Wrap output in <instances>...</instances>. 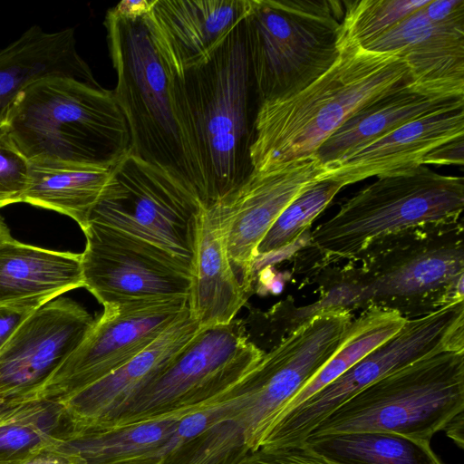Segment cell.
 Returning <instances> with one entry per match:
<instances>
[{"instance_id":"30bf717a","label":"cell","mask_w":464,"mask_h":464,"mask_svg":"<svg viewBox=\"0 0 464 464\" xmlns=\"http://www.w3.org/2000/svg\"><path fill=\"white\" fill-rule=\"evenodd\" d=\"M202 209L177 176L128 152L111 168L89 223L143 239L191 267Z\"/></svg>"},{"instance_id":"74e56055","label":"cell","mask_w":464,"mask_h":464,"mask_svg":"<svg viewBox=\"0 0 464 464\" xmlns=\"http://www.w3.org/2000/svg\"><path fill=\"white\" fill-rule=\"evenodd\" d=\"M154 3L155 0H123L109 10L120 18L134 20L149 14Z\"/></svg>"},{"instance_id":"4dcf8cb0","label":"cell","mask_w":464,"mask_h":464,"mask_svg":"<svg viewBox=\"0 0 464 464\" xmlns=\"http://www.w3.org/2000/svg\"><path fill=\"white\" fill-rule=\"evenodd\" d=\"M429 0L343 1L344 14L338 35V49L364 47L422 7Z\"/></svg>"},{"instance_id":"603a6c76","label":"cell","mask_w":464,"mask_h":464,"mask_svg":"<svg viewBox=\"0 0 464 464\" xmlns=\"http://www.w3.org/2000/svg\"><path fill=\"white\" fill-rule=\"evenodd\" d=\"M46 76H65L101 86L76 50L73 29L47 33L34 25L0 50V123L16 96Z\"/></svg>"},{"instance_id":"4316f807","label":"cell","mask_w":464,"mask_h":464,"mask_svg":"<svg viewBox=\"0 0 464 464\" xmlns=\"http://www.w3.org/2000/svg\"><path fill=\"white\" fill-rule=\"evenodd\" d=\"M303 443L341 464H443L430 441L392 433L309 437Z\"/></svg>"},{"instance_id":"8992f818","label":"cell","mask_w":464,"mask_h":464,"mask_svg":"<svg viewBox=\"0 0 464 464\" xmlns=\"http://www.w3.org/2000/svg\"><path fill=\"white\" fill-rule=\"evenodd\" d=\"M196 146L206 175V209L253 171L256 96L243 20L211 58L183 73Z\"/></svg>"},{"instance_id":"277c9868","label":"cell","mask_w":464,"mask_h":464,"mask_svg":"<svg viewBox=\"0 0 464 464\" xmlns=\"http://www.w3.org/2000/svg\"><path fill=\"white\" fill-rule=\"evenodd\" d=\"M1 123L29 162L111 168L130 150L112 91L70 77L28 85Z\"/></svg>"},{"instance_id":"1f68e13d","label":"cell","mask_w":464,"mask_h":464,"mask_svg":"<svg viewBox=\"0 0 464 464\" xmlns=\"http://www.w3.org/2000/svg\"><path fill=\"white\" fill-rule=\"evenodd\" d=\"M248 451L238 420H228L174 448L156 464H237Z\"/></svg>"},{"instance_id":"e0dca14e","label":"cell","mask_w":464,"mask_h":464,"mask_svg":"<svg viewBox=\"0 0 464 464\" xmlns=\"http://www.w3.org/2000/svg\"><path fill=\"white\" fill-rule=\"evenodd\" d=\"M94 320L68 298L53 300L29 314L0 348V400H31Z\"/></svg>"},{"instance_id":"ab89813d","label":"cell","mask_w":464,"mask_h":464,"mask_svg":"<svg viewBox=\"0 0 464 464\" xmlns=\"http://www.w3.org/2000/svg\"><path fill=\"white\" fill-rule=\"evenodd\" d=\"M444 430L447 435L462 449L464 430L463 412L452 419Z\"/></svg>"},{"instance_id":"7a4b0ae2","label":"cell","mask_w":464,"mask_h":464,"mask_svg":"<svg viewBox=\"0 0 464 464\" xmlns=\"http://www.w3.org/2000/svg\"><path fill=\"white\" fill-rule=\"evenodd\" d=\"M463 229L461 219L410 228L310 277L342 287L352 313L376 308L421 317L464 301Z\"/></svg>"},{"instance_id":"9a60e30c","label":"cell","mask_w":464,"mask_h":464,"mask_svg":"<svg viewBox=\"0 0 464 464\" xmlns=\"http://www.w3.org/2000/svg\"><path fill=\"white\" fill-rule=\"evenodd\" d=\"M328 179L314 156L251 174L219 205L225 222L227 256L248 296L254 290L256 249L285 208L313 184Z\"/></svg>"},{"instance_id":"cb8c5ba5","label":"cell","mask_w":464,"mask_h":464,"mask_svg":"<svg viewBox=\"0 0 464 464\" xmlns=\"http://www.w3.org/2000/svg\"><path fill=\"white\" fill-rule=\"evenodd\" d=\"M463 104L464 97L427 94L407 82L358 110L314 156L326 167L406 122Z\"/></svg>"},{"instance_id":"b9f144b4","label":"cell","mask_w":464,"mask_h":464,"mask_svg":"<svg viewBox=\"0 0 464 464\" xmlns=\"http://www.w3.org/2000/svg\"><path fill=\"white\" fill-rule=\"evenodd\" d=\"M158 458H145L134 459L131 461L121 463V464H156Z\"/></svg>"},{"instance_id":"6da1fadb","label":"cell","mask_w":464,"mask_h":464,"mask_svg":"<svg viewBox=\"0 0 464 464\" xmlns=\"http://www.w3.org/2000/svg\"><path fill=\"white\" fill-rule=\"evenodd\" d=\"M104 25L116 72L112 92L127 121L129 152L169 170L206 209V175L183 77L160 53L146 15L129 20L108 10Z\"/></svg>"},{"instance_id":"ba28073f","label":"cell","mask_w":464,"mask_h":464,"mask_svg":"<svg viewBox=\"0 0 464 464\" xmlns=\"http://www.w3.org/2000/svg\"><path fill=\"white\" fill-rule=\"evenodd\" d=\"M338 0H253L243 20L259 104L307 87L337 60Z\"/></svg>"},{"instance_id":"484cf974","label":"cell","mask_w":464,"mask_h":464,"mask_svg":"<svg viewBox=\"0 0 464 464\" xmlns=\"http://www.w3.org/2000/svg\"><path fill=\"white\" fill-rule=\"evenodd\" d=\"M29 163L22 203L65 215L84 232L111 168Z\"/></svg>"},{"instance_id":"60d3db41","label":"cell","mask_w":464,"mask_h":464,"mask_svg":"<svg viewBox=\"0 0 464 464\" xmlns=\"http://www.w3.org/2000/svg\"><path fill=\"white\" fill-rule=\"evenodd\" d=\"M13 237H11L10 231L5 225L3 218L0 216V244L11 240Z\"/></svg>"},{"instance_id":"7c38bea8","label":"cell","mask_w":464,"mask_h":464,"mask_svg":"<svg viewBox=\"0 0 464 464\" xmlns=\"http://www.w3.org/2000/svg\"><path fill=\"white\" fill-rule=\"evenodd\" d=\"M353 321L346 309L313 315L265 353L242 379L246 404L237 420L249 450L260 447L288 403L336 352Z\"/></svg>"},{"instance_id":"7402d4cb","label":"cell","mask_w":464,"mask_h":464,"mask_svg":"<svg viewBox=\"0 0 464 464\" xmlns=\"http://www.w3.org/2000/svg\"><path fill=\"white\" fill-rule=\"evenodd\" d=\"M79 287H83L82 254L14 238L0 244V310L30 314Z\"/></svg>"},{"instance_id":"f35d334b","label":"cell","mask_w":464,"mask_h":464,"mask_svg":"<svg viewBox=\"0 0 464 464\" xmlns=\"http://www.w3.org/2000/svg\"><path fill=\"white\" fill-rule=\"evenodd\" d=\"M28 315L7 310H0V348Z\"/></svg>"},{"instance_id":"9c48e42d","label":"cell","mask_w":464,"mask_h":464,"mask_svg":"<svg viewBox=\"0 0 464 464\" xmlns=\"http://www.w3.org/2000/svg\"><path fill=\"white\" fill-rule=\"evenodd\" d=\"M264 353L250 340L241 320L202 328L102 428L158 419L209 403L238 383Z\"/></svg>"},{"instance_id":"836d02e7","label":"cell","mask_w":464,"mask_h":464,"mask_svg":"<svg viewBox=\"0 0 464 464\" xmlns=\"http://www.w3.org/2000/svg\"><path fill=\"white\" fill-rule=\"evenodd\" d=\"M30 163L0 123V208L22 202Z\"/></svg>"},{"instance_id":"e575fe53","label":"cell","mask_w":464,"mask_h":464,"mask_svg":"<svg viewBox=\"0 0 464 464\" xmlns=\"http://www.w3.org/2000/svg\"><path fill=\"white\" fill-rule=\"evenodd\" d=\"M237 464H341L305 443L249 450Z\"/></svg>"},{"instance_id":"2e32d148","label":"cell","mask_w":464,"mask_h":464,"mask_svg":"<svg viewBox=\"0 0 464 464\" xmlns=\"http://www.w3.org/2000/svg\"><path fill=\"white\" fill-rule=\"evenodd\" d=\"M362 48L401 56L421 92L464 97V0H429Z\"/></svg>"},{"instance_id":"ffe728a7","label":"cell","mask_w":464,"mask_h":464,"mask_svg":"<svg viewBox=\"0 0 464 464\" xmlns=\"http://www.w3.org/2000/svg\"><path fill=\"white\" fill-rule=\"evenodd\" d=\"M464 137V104L406 122L326 166L328 179L343 187L421 165L435 148Z\"/></svg>"},{"instance_id":"83f0119b","label":"cell","mask_w":464,"mask_h":464,"mask_svg":"<svg viewBox=\"0 0 464 464\" xmlns=\"http://www.w3.org/2000/svg\"><path fill=\"white\" fill-rule=\"evenodd\" d=\"M73 432V423L61 401H24L0 424V462L21 459L54 446Z\"/></svg>"},{"instance_id":"f546056e","label":"cell","mask_w":464,"mask_h":464,"mask_svg":"<svg viewBox=\"0 0 464 464\" xmlns=\"http://www.w3.org/2000/svg\"><path fill=\"white\" fill-rule=\"evenodd\" d=\"M343 188L340 182L325 179L313 184L297 196L260 242L254 267L267 256L276 255L297 241Z\"/></svg>"},{"instance_id":"5b68a950","label":"cell","mask_w":464,"mask_h":464,"mask_svg":"<svg viewBox=\"0 0 464 464\" xmlns=\"http://www.w3.org/2000/svg\"><path fill=\"white\" fill-rule=\"evenodd\" d=\"M464 208V179L425 165L379 177L318 225L295 256L296 273L353 259L374 242L418 227L454 223Z\"/></svg>"},{"instance_id":"ac0fdd59","label":"cell","mask_w":464,"mask_h":464,"mask_svg":"<svg viewBox=\"0 0 464 464\" xmlns=\"http://www.w3.org/2000/svg\"><path fill=\"white\" fill-rule=\"evenodd\" d=\"M253 0H155L146 14L160 53L176 72L206 63L249 14Z\"/></svg>"},{"instance_id":"4fadbf2b","label":"cell","mask_w":464,"mask_h":464,"mask_svg":"<svg viewBox=\"0 0 464 464\" xmlns=\"http://www.w3.org/2000/svg\"><path fill=\"white\" fill-rule=\"evenodd\" d=\"M82 253L85 287L103 306L188 297L191 267L118 229L89 223Z\"/></svg>"},{"instance_id":"d590c367","label":"cell","mask_w":464,"mask_h":464,"mask_svg":"<svg viewBox=\"0 0 464 464\" xmlns=\"http://www.w3.org/2000/svg\"><path fill=\"white\" fill-rule=\"evenodd\" d=\"M0 464H84V462L77 455L65 452L54 445L21 459L0 462Z\"/></svg>"},{"instance_id":"d4e9b609","label":"cell","mask_w":464,"mask_h":464,"mask_svg":"<svg viewBox=\"0 0 464 464\" xmlns=\"http://www.w3.org/2000/svg\"><path fill=\"white\" fill-rule=\"evenodd\" d=\"M188 411L75 431L55 446L77 455L84 464H121L139 459L158 458L179 420Z\"/></svg>"},{"instance_id":"8d00e7d4","label":"cell","mask_w":464,"mask_h":464,"mask_svg":"<svg viewBox=\"0 0 464 464\" xmlns=\"http://www.w3.org/2000/svg\"><path fill=\"white\" fill-rule=\"evenodd\" d=\"M464 162V137H460L444 143L430 153L422 160L421 165H459Z\"/></svg>"},{"instance_id":"d6a6232c","label":"cell","mask_w":464,"mask_h":464,"mask_svg":"<svg viewBox=\"0 0 464 464\" xmlns=\"http://www.w3.org/2000/svg\"><path fill=\"white\" fill-rule=\"evenodd\" d=\"M246 404V395L240 381L216 400L181 416L158 458L222 421L237 420Z\"/></svg>"},{"instance_id":"44dd1931","label":"cell","mask_w":464,"mask_h":464,"mask_svg":"<svg viewBox=\"0 0 464 464\" xmlns=\"http://www.w3.org/2000/svg\"><path fill=\"white\" fill-rule=\"evenodd\" d=\"M248 297L231 266L224 217L216 203L202 209L198 218L188 295L189 316L200 328L227 324Z\"/></svg>"},{"instance_id":"3957f363","label":"cell","mask_w":464,"mask_h":464,"mask_svg":"<svg viewBox=\"0 0 464 464\" xmlns=\"http://www.w3.org/2000/svg\"><path fill=\"white\" fill-rule=\"evenodd\" d=\"M339 51L334 63L307 87L259 104L250 148L253 170L314 156L358 110L411 82L398 54L362 47Z\"/></svg>"},{"instance_id":"f1b7e54d","label":"cell","mask_w":464,"mask_h":464,"mask_svg":"<svg viewBox=\"0 0 464 464\" xmlns=\"http://www.w3.org/2000/svg\"><path fill=\"white\" fill-rule=\"evenodd\" d=\"M406 322L405 318L395 312L376 308L362 311L353 319L336 352L293 398L282 415L335 380L373 349L395 335Z\"/></svg>"},{"instance_id":"8fae6325","label":"cell","mask_w":464,"mask_h":464,"mask_svg":"<svg viewBox=\"0 0 464 464\" xmlns=\"http://www.w3.org/2000/svg\"><path fill=\"white\" fill-rule=\"evenodd\" d=\"M461 350H464V301L407 320L395 335L280 416L260 447L301 444L343 402L380 378L428 354Z\"/></svg>"},{"instance_id":"d6986e66","label":"cell","mask_w":464,"mask_h":464,"mask_svg":"<svg viewBox=\"0 0 464 464\" xmlns=\"http://www.w3.org/2000/svg\"><path fill=\"white\" fill-rule=\"evenodd\" d=\"M201 329L187 310L121 367L59 401L72 421L74 431L98 429L109 423Z\"/></svg>"},{"instance_id":"52a82bcc","label":"cell","mask_w":464,"mask_h":464,"mask_svg":"<svg viewBox=\"0 0 464 464\" xmlns=\"http://www.w3.org/2000/svg\"><path fill=\"white\" fill-rule=\"evenodd\" d=\"M463 411L464 350L440 351L371 383L343 402L307 438L385 432L430 441Z\"/></svg>"},{"instance_id":"5bb4252c","label":"cell","mask_w":464,"mask_h":464,"mask_svg":"<svg viewBox=\"0 0 464 464\" xmlns=\"http://www.w3.org/2000/svg\"><path fill=\"white\" fill-rule=\"evenodd\" d=\"M188 310V297L103 306L79 345L31 400L61 401L121 367Z\"/></svg>"}]
</instances>
